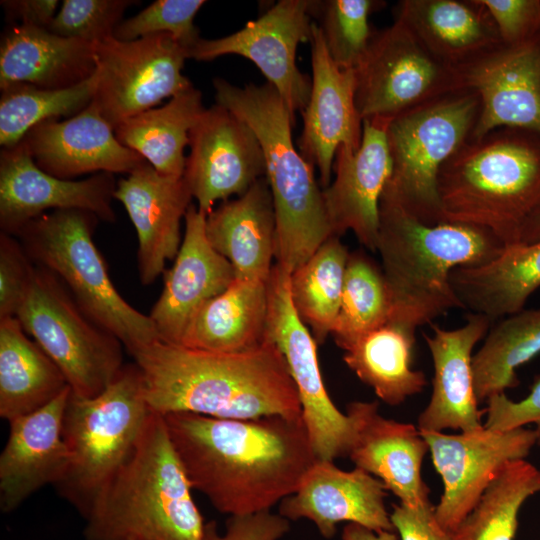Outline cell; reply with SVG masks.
<instances>
[{"instance_id": "6da1fadb", "label": "cell", "mask_w": 540, "mask_h": 540, "mask_svg": "<svg viewBox=\"0 0 540 540\" xmlns=\"http://www.w3.org/2000/svg\"><path fill=\"white\" fill-rule=\"evenodd\" d=\"M162 416L192 488L229 517L270 511L317 460L302 416Z\"/></svg>"}, {"instance_id": "7a4b0ae2", "label": "cell", "mask_w": 540, "mask_h": 540, "mask_svg": "<svg viewBox=\"0 0 540 540\" xmlns=\"http://www.w3.org/2000/svg\"><path fill=\"white\" fill-rule=\"evenodd\" d=\"M151 412L220 419L302 416L286 361L266 337L236 353L209 352L157 341L133 356Z\"/></svg>"}, {"instance_id": "3957f363", "label": "cell", "mask_w": 540, "mask_h": 540, "mask_svg": "<svg viewBox=\"0 0 540 540\" xmlns=\"http://www.w3.org/2000/svg\"><path fill=\"white\" fill-rule=\"evenodd\" d=\"M443 222L475 226L503 247L521 243L540 215V134L501 127L469 139L437 178Z\"/></svg>"}, {"instance_id": "277c9868", "label": "cell", "mask_w": 540, "mask_h": 540, "mask_svg": "<svg viewBox=\"0 0 540 540\" xmlns=\"http://www.w3.org/2000/svg\"><path fill=\"white\" fill-rule=\"evenodd\" d=\"M164 417L151 412L137 444L84 517L86 540H203L206 522Z\"/></svg>"}, {"instance_id": "5b68a950", "label": "cell", "mask_w": 540, "mask_h": 540, "mask_svg": "<svg viewBox=\"0 0 540 540\" xmlns=\"http://www.w3.org/2000/svg\"><path fill=\"white\" fill-rule=\"evenodd\" d=\"M503 248L484 229L449 222L427 225L381 199L376 251L390 298L389 321L416 331L451 309H463L451 272L488 262Z\"/></svg>"}, {"instance_id": "8992f818", "label": "cell", "mask_w": 540, "mask_h": 540, "mask_svg": "<svg viewBox=\"0 0 540 540\" xmlns=\"http://www.w3.org/2000/svg\"><path fill=\"white\" fill-rule=\"evenodd\" d=\"M217 104L246 122L264 154L276 218V263L291 274L333 236L313 165L294 147L290 114L270 84L235 86L213 79Z\"/></svg>"}, {"instance_id": "52a82bcc", "label": "cell", "mask_w": 540, "mask_h": 540, "mask_svg": "<svg viewBox=\"0 0 540 540\" xmlns=\"http://www.w3.org/2000/svg\"><path fill=\"white\" fill-rule=\"evenodd\" d=\"M98 220L89 211L53 210L29 221L15 237L33 263L52 272L80 309L133 356L160 339L149 315L131 306L111 281L93 240Z\"/></svg>"}, {"instance_id": "ba28073f", "label": "cell", "mask_w": 540, "mask_h": 540, "mask_svg": "<svg viewBox=\"0 0 540 540\" xmlns=\"http://www.w3.org/2000/svg\"><path fill=\"white\" fill-rule=\"evenodd\" d=\"M150 413L143 374L135 362L124 364L95 397L71 392L62 427L68 463L54 487L83 518L134 450Z\"/></svg>"}, {"instance_id": "9c48e42d", "label": "cell", "mask_w": 540, "mask_h": 540, "mask_svg": "<svg viewBox=\"0 0 540 540\" xmlns=\"http://www.w3.org/2000/svg\"><path fill=\"white\" fill-rule=\"evenodd\" d=\"M480 107L477 93L462 89L393 118L387 128L391 175L381 199L427 225L443 223L438 173L471 138Z\"/></svg>"}, {"instance_id": "30bf717a", "label": "cell", "mask_w": 540, "mask_h": 540, "mask_svg": "<svg viewBox=\"0 0 540 540\" xmlns=\"http://www.w3.org/2000/svg\"><path fill=\"white\" fill-rule=\"evenodd\" d=\"M16 318L58 366L76 396L99 395L124 366L121 341L92 321L62 282L43 267L35 265Z\"/></svg>"}, {"instance_id": "8fae6325", "label": "cell", "mask_w": 540, "mask_h": 540, "mask_svg": "<svg viewBox=\"0 0 540 540\" xmlns=\"http://www.w3.org/2000/svg\"><path fill=\"white\" fill-rule=\"evenodd\" d=\"M362 118H393L462 90L457 70L434 56L401 21L374 30L355 69Z\"/></svg>"}, {"instance_id": "7c38bea8", "label": "cell", "mask_w": 540, "mask_h": 540, "mask_svg": "<svg viewBox=\"0 0 540 540\" xmlns=\"http://www.w3.org/2000/svg\"><path fill=\"white\" fill-rule=\"evenodd\" d=\"M291 273L273 264L268 279L266 337L282 353L298 392L302 419L319 460L347 456L354 438V425L331 400L317 355V342L300 319L290 293Z\"/></svg>"}, {"instance_id": "4fadbf2b", "label": "cell", "mask_w": 540, "mask_h": 540, "mask_svg": "<svg viewBox=\"0 0 540 540\" xmlns=\"http://www.w3.org/2000/svg\"><path fill=\"white\" fill-rule=\"evenodd\" d=\"M98 81L93 102L115 129L193 85L182 73L186 49L170 34L95 43Z\"/></svg>"}, {"instance_id": "5bb4252c", "label": "cell", "mask_w": 540, "mask_h": 540, "mask_svg": "<svg viewBox=\"0 0 540 540\" xmlns=\"http://www.w3.org/2000/svg\"><path fill=\"white\" fill-rule=\"evenodd\" d=\"M313 2L280 0L235 33L200 38L187 50V58L211 61L229 54L247 58L278 91L295 119L311 93V80L296 65V51L300 43L311 41Z\"/></svg>"}, {"instance_id": "9a60e30c", "label": "cell", "mask_w": 540, "mask_h": 540, "mask_svg": "<svg viewBox=\"0 0 540 540\" xmlns=\"http://www.w3.org/2000/svg\"><path fill=\"white\" fill-rule=\"evenodd\" d=\"M420 432L444 486L435 515L451 533L472 511L501 468L510 461L525 459L536 445L534 430L524 427L502 431L483 426L455 435Z\"/></svg>"}, {"instance_id": "2e32d148", "label": "cell", "mask_w": 540, "mask_h": 540, "mask_svg": "<svg viewBox=\"0 0 540 540\" xmlns=\"http://www.w3.org/2000/svg\"><path fill=\"white\" fill-rule=\"evenodd\" d=\"M184 179L206 216L217 201L238 197L265 175L264 154L252 128L222 105L205 108L189 134Z\"/></svg>"}, {"instance_id": "e0dca14e", "label": "cell", "mask_w": 540, "mask_h": 540, "mask_svg": "<svg viewBox=\"0 0 540 540\" xmlns=\"http://www.w3.org/2000/svg\"><path fill=\"white\" fill-rule=\"evenodd\" d=\"M456 70L462 89L476 92L481 103L470 139L501 127L540 134V32L519 44L501 43Z\"/></svg>"}, {"instance_id": "ac0fdd59", "label": "cell", "mask_w": 540, "mask_h": 540, "mask_svg": "<svg viewBox=\"0 0 540 540\" xmlns=\"http://www.w3.org/2000/svg\"><path fill=\"white\" fill-rule=\"evenodd\" d=\"M114 174L102 172L84 180L60 179L40 169L23 141L0 152V228L15 236L48 210L78 209L114 223Z\"/></svg>"}, {"instance_id": "d6986e66", "label": "cell", "mask_w": 540, "mask_h": 540, "mask_svg": "<svg viewBox=\"0 0 540 540\" xmlns=\"http://www.w3.org/2000/svg\"><path fill=\"white\" fill-rule=\"evenodd\" d=\"M390 121L379 117L364 119L359 148H338L333 166L334 180L322 189L333 236L339 237L351 230L371 251H376L380 201L391 175L387 143Z\"/></svg>"}, {"instance_id": "ffe728a7", "label": "cell", "mask_w": 540, "mask_h": 540, "mask_svg": "<svg viewBox=\"0 0 540 540\" xmlns=\"http://www.w3.org/2000/svg\"><path fill=\"white\" fill-rule=\"evenodd\" d=\"M310 44L311 93L298 145L302 156L317 167L324 189L330 184L338 148H359L363 120L355 102V70L341 69L333 62L315 22Z\"/></svg>"}, {"instance_id": "44dd1931", "label": "cell", "mask_w": 540, "mask_h": 540, "mask_svg": "<svg viewBox=\"0 0 540 540\" xmlns=\"http://www.w3.org/2000/svg\"><path fill=\"white\" fill-rule=\"evenodd\" d=\"M387 491L382 481L362 469L346 471L333 461L317 459L296 492L280 502L278 514L312 521L326 539L335 536L341 522L394 532L385 505Z\"/></svg>"}, {"instance_id": "7402d4cb", "label": "cell", "mask_w": 540, "mask_h": 540, "mask_svg": "<svg viewBox=\"0 0 540 540\" xmlns=\"http://www.w3.org/2000/svg\"><path fill=\"white\" fill-rule=\"evenodd\" d=\"M173 266L165 271L160 297L149 314L160 341L180 345L199 308L224 292L236 279L230 262L210 244L206 215L191 204Z\"/></svg>"}, {"instance_id": "603a6c76", "label": "cell", "mask_w": 540, "mask_h": 540, "mask_svg": "<svg viewBox=\"0 0 540 540\" xmlns=\"http://www.w3.org/2000/svg\"><path fill=\"white\" fill-rule=\"evenodd\" d=\"M184 177L159 173L148 162L117 182L114 199L122 203L138 238L137 264L142 285H151L175 259L181 220L192 204Z\"/></svg>"}, {"instance_id": "cb8c5ba5", "label": "cell", "mask_w": 540, "mask_h": 540, "mask_svg": "<svg viewBox=\"0 0 540 540\" xmlns=\"http://www.w3.org/2000/svg\"><path fill=\"white\" fill-rule=\"evenodd\" d=\"M36 165L60 179L87 173L131 174L147 161L122 145L92 101L65 120H48L22 140Z\"/></svg>"}, {"instance_id": "d4e9b609", "label": "cell", "mask_w": 540, "mask_h": 540, "mask_svg": "<svg viewBox=\"0 0 540 540\" xmlns=\"http://www.w3.org/2000/svg\"><path fill=\"white\" fill-rule=\"evenodd\" d=\"M377 401H354L346 413L354 425L347 456L356 468L383 482L400 503L417 507L430 502L421 467L429 446L419 429L380 415Z\"/></svg>"}, {"instance_id": "484cf974", "label": "cell", "mask_w": 540, "mask_h": 540, "mask_svg": "<svg viewBox=\"0 0 540 540\" xmlns=\"http://www.w3.org/2000/svg\"><path fill=\"white\" fill-rule=\"evenodd\" d=\"M493 323L486 316L469 313L466 323L456 329L430 324L432 335L424 334V338L434 365L433 389L418 418L420 431L471 432L484 426L475 392L472 352Z\"/></svg>"}, {"instance_id": "4316f807", "label": "cell", "mask_w": 540, "mask_h": 540, "mask_svg": "<svg viewBox=\"0 0 540 540\" xmlns=\"http://www.w3.org/2000/svg\"><path fill=\"white\" fill-rule=\"evenodd\" d=\"M71 394L68 387L52 402L9 421V435L0 454V509L16 510L46 485L55 486L65 473L68 452L62 435Z\"/></svg>"}, {"instance_id": "83f0119b", "label": "cell", "mask_w": 540, "mask_h": 540, "mask_svg": "<svg viewBox=\"0 0 540 540\" xmlns=\"http://www.w3.org/2000/svg\"><path fill=\"white\" fill-rule=\"evenodd\" d=\"M97 71L94 44L62 37L46 28L8 25L0 42V88L28 83L44 89H65Z\"/></svg>"}, {"instance_id": "f1b7e54d", "label": "cell", "mask_w": 540, "mask_h": 540, "mask_svg": "<svg viewBox=\"0 0 540 540\" xmlns=\"http://www.w3.org/2000/svg\"><path fill=\"white\" fill-rule=\"evenodd\" d=\"M206 235L233 266L237 279L268 281L275 259L276 218L266 177L214 208L206 216Z\"/></svg>"}, {"instance_id": "f546056e", "label": "cell", "mask_w": 540, "mask_h": 540, "mask_svg": "<svg viewBox=\"0 0 540 540\" xmlns=\"http://www.w3.org/2000/svg\"><path fill=\"white\" fill-rule=\"evenodd\" d=\"M394 19L455 69L502 43L481 0H401Z\"/></svg>"}, {"instance_id": "4dcf8cb0", "label": "cell", "mask_w": 540, "mask_h": 540, "mask_svg": "<svg viewBox=\"0 0 540 540\" xmlns=\"http://www.w3.org/2000/svg\"><path fill=\"white\" fill-rule=\"evenodd\" d=\"M462 308L492 321L524 309L540 287V241L504 247L492 260L450 274Z\"/></svg>"}, {"instance_id": "1f68e13d", "label": "cell", "mask_w": 540, "mask_h": 540, "mask_svg": "<svg viewBox=\"0 0 540 540\" xmlns=\"http://www.w3.org/2000/svg\"><path fill=\"white\" fill-rule=\"evenodd\" d=\"M267 316L268 281L236 278L199 308L180 346L220 353L254 349L266 340Z\"/></svg>"}, {"instance_id": "d6a6232c", "label": "cell", "mask_w": 540, "mask_h": 540, "mask_svg": "<svg viewBox=\"0 0 540 540\" xmlns=\"http://www.w3.org/2000/svg\"><path fill=\"white\" fill-rule=\"evenodd\" d=\"M69 387L58 366L28 338L16 317L0 319V417L37 411Z\"/></svg>"}, {"instance_id": "836d02e7", "label": "cell", "mask_w": 540, "mask_h": 540, "mask_svg": "<svg viewBox=\"0 0 540 540\" xmlns=\"http://www.w3.org/2000/svg\"><path fill=\"white\" fill-rule=\"evenodd\" d=\"M415 332L388 321L341 348L346 365L388 405L403 403L427 385L424 372L412 369Z\"/></svg>"}, {"instance_id": "e575fe53", "label": "cell", "mask_w": 540, "mask_h": 540, "mask_svg": "<svg viewBox=\"0 0 540 540\" xmlns=\"http://www.w3.org/2000/svg\"><path fill=\"white\" fill-rule=\"evenodd\" d=\"M205 108L194 86L159 108L126 119L115 129L117 140L141 155L159 173L182 177L189 134Z\"/></svg>"}, {"instance_id": "d590c367", "label": "cell", "mask_w": 540, "mask_h": 540, "mask_svg": "<svg viewBox=\"0 0 540 540\" xmlns=\"http://www.w3.org/2000/svg\"><path fill=\"white\" fill-rule=\"evenodd\" d=\"M540 353V308L523 309L490 327L473 354L478 402L519 385L516 369Z\"/></svg>"}, {"instance_id": "8d00e7d4", "label": "cell", "mask_w": 540, "mask_h": 540, "mask_svg": "<svg viewBox=\"0 0 540 540\" xmlns=\"http://www.w3.org/2000/svg\"><path fill=\"white\" fill-rule=\"evenodd\" d=\"M349 254L339 237L331 236L290 276L293 305L317 344L336 322Z\"/></svg>"}, {"instance_id": "74e56055", "label": "cell", "mask_w": 540, "mask_h": 540, "mask_svg": "<svg viewBox=\"0 0 540 540\" xmlns=\"http://www.w3.org/2000/svg\"><path fill=\"white\" fill-rule=\"evenodd\" d=\"M540 492V470L525 459L505 464L452 533L454 540H514L524 502Z\"/></svg>"}, {"instance_id": "f35d334b", "label": "cell", "mask_w": 540, "mask_h": 540, "mask_svg": "<svg viewBox=\"0 0 540 540\" xmlns=\"http://www.w3.org/2000/svg\"><path fill=\"white\" fill-rule=\"evenodd\" d=\"M98 73L65 89H44L28 83L1 88L0 145L9 148L20 143L35 126L61 117L71 118L93 100Z\"/></svg>"}, {"instance_id": "ab89813d", "label": "cell", "mask_w": 540, "mask_h": 540, "mask_svg": "<svg viewBox=\"0 0 540 540\" xmlns=\"http://www.w3.org/2000/svg\"><path fill=\"white\" fill-rule=\"evenodd\" d=\"M390 298L382 270L365 254H349L339 313L331 335L342 348L389 321Z\"/></svg>"}, {"instance_id": "60d3db41", "label": "cell", "mask_w": 540, "mask_h": 540, "mask_svg": "<svg viewBox=\"0 0 540 540\" xmlns=\"http://www.w3.org/2000/svg\"><path fill=\"white\" fill-rule=\"evenodd\" d=\"M377 0L314 1L312 16L333 62L341 69L355 70L362 61L373 36L371 13L385 6Z\"/></svg>"}, {"instance_id": "b9f144b4", "label": "cell", "mask_w": 540, "mask_h": 540, "mask_svg": "<svg viewBox=\"0 0 540 540\" xmlns=\"http://www.w3.org/2000/svg\"><path fill=\"white\" fill-rule=\"evenodd\" d=\"M204 0H157L133 17L123 19L113 37L133 41L146 36L167 33L189 50L201 37L194 18Z\"/></svg>"}, {"instance_id": "7bdbcfd3", "label": "cell", "mask_w": 540, "mask_h": 540, "mask_svg": "<svg viewBox=\"0 0 540 540\" xmlns=\"http://www.w3.org/2000/svg\"><path fill=\"white\" fill-rule=\"evenodd\" d=\"M133 0H64L51 24L50 32L92 44L113 37Z\"/></svg>"}, {"instance_id": "ee69618b", "label": "cell", "mask_w": 540, "mask_h": 540, "mask_svg": "<svg viewBox=\"0 0 540 540\" xmlns=\"http://www.w3.org/2000/svg\"><path fill=\"white\" fill-rule=\"evenodd\" d=\"M35 264L15 236L0 233V319L16 317L29 290Z\"/></svg>"}, {"instance_id": "f6af8a7d", "label": "cell", "mask_w": 540, "mask_h": 540, "mask_svg": "<svg viewBox=\"0 0 540 540\" xmlns=\"http://www.w3.org/2000/svg\"><path fill=\"white\" fill-rule=\"evenodd\" d=\"M506 45L522 43L540 32V0H481Z\"/></svg>"}, {"instance_id": "bcb514c9", "label": "cell", "mask_w": 540, "mask_h": 540, "mask_svg": "<svg viewBox=\"0 0 540 540\" xmlns=\"http://www.w3.org/2000/svg\"><path fill=\"white\" fill-rule=\"evenodd\" d=\"M486 402V428L504 431L533 423L536 445L540 446V376L535 378L529 395L518 402L505 393L491 396Z\"/></svg>"}, {"instance_id": "7dc6e473", "label": "cell", "mask_w": 540, "mask_h": 540, "mask_svg": "<svg viewBox=\"0 0 540 540\" xmlns=\"http://www.w3.org/2000/svg\"><path fill=\"white\" fill-rule=\"evenodd\" d=\"M289 529L288 519L268 511L248 516H231L221 534L215 521L206 522L203 540H280Z\"/></svg>"}, {"instance_id": "c3c4849f", "label": "cell", "mask_w": 540, "mask_h": 540, "mask_svg": "<svg viewBox=\"0 0 540 540\" xmlns=\"http://www.w3.org/2000/svg\"><path fill=\"white\" fill-rule=\"evenodd\" d=\"M390 518L401 540H454L438 522L431 502L417 507L399 503L393 506Z\"/></svg>"}, {"instance_id": "681fc988", "label": "cell", "mask_w": 540, "mask_h": 540, "mask_svg": "<svg viewBox=\"0 0 540 540\" xmlns=\"http://www.w3.org/2000/svg\"><path fill=\"white\" fill-rule=\"evenodd\" d=\"M8 25L48 28L59 6L58 0H4L0 2Z\"/></svg>"}, {"instance_id": "f907efd6", "label": "cell", "mask_w": 540, "mask_h": 540, "mask_svg": "<svg viewBox=\"0 0 540 540\" xmlns=\"http://www.w3.org/2000/svg\"><path fill=\"white\" fill-rule=\"evenodd\" d=\"M342 540H398L394 532H376L355 523H348L342 531Z\"/></svg>"}, {"instance_id": "816d5d0a", "label": "cell", "mask_w": 540, "mask_h": 540, "mask_svg": "<svg viewBox=\"0 0 540 540\" xmlns=\"http://www.w3.org/2000/svg\"><path fill=\"white\" fill-rule=\"evenodd\" d=\"M537 241H540V215L526 226L521 243L531 244Z\"/></svg>"}]
</instances>
